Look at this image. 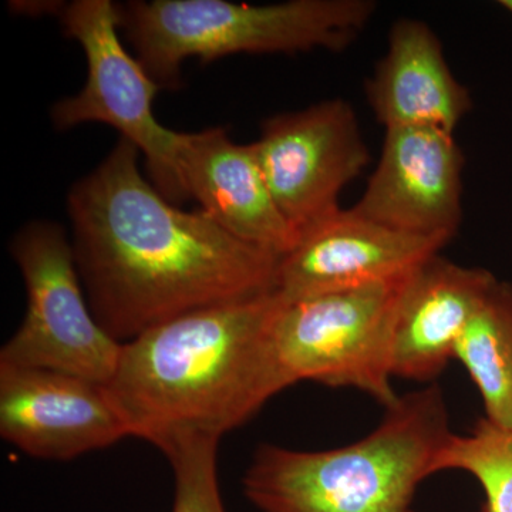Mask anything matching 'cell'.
<instances>
[{
    "mask_svg": "<svg viewBox=\"0 0 512 512\" xmlns=\"http://www.w3.org/2000/svg\"><path fill=\"white\" fill-rule=\"evenodd\" d=\"M138 157L120 137L69 195L84 292L114 339L130 342L184 313L275 291L278 256L235 238L200 208L168 201Z\"/></svg>",
    "mask_w": 512,
    "mask_h": 512,
    "instance_id": "obj_1",
    "label": "cell"
},
{
    "mask_svg": "<svg viewBox=\"0 0 512 512\" xmlns=\"http://www.w3.org/2000/svg\"><path fill=\"white\" fill-rule=\"evenodd\" d=\"M275 291L207 306L121 345L107 387L130 437L164 451L222 439L285 390L272 343Z\"/></svg>",
    "mask_w": 512,
    "mask_h": 512,
    "instance_id": "obj_2",
    "label": "cell"
},
{
    "mask_svg": "<svg viewBox=\"0 0 512 512\" xmlns=\"http://www.w3.org/2000/svg\"><path fill=\"white\" fill-rule=\"evenodd\" d=\"M453 431L439 386L403 394L369 436L299 451L262 444L242 488L262 512H414L417 488L436 474Z\"/></svg>",
    "mask_w": 512,
    "mask_h": 512,
    "instance_id": "obj_3",
    "label": "cell"
},
{
    "mask_svg": "<svg viewBox=\"0 0 512 512\" xmlns=\"http://www.w3.org/2000/svg\"><path fill=\"white\" fill-rule=\"evenodd\" d=\"M138 62L161 89L180 86L181 67L251 53L342 52L375 15L372 0H289L245 5L227 0H138L119 5Z\"/></svg>",
    "mask_w": 512,
    "mask_h": 512,
    "instance_id": "obj_4",
    "label": "cell"
},
{
    "mask_svg": "<svg viewBox=\"0 0 512 512\" xmlns=\"http://www.w3.org/2000/svg\"><path fill=\"white\" fill-rule=\"evenodd\" d=\"M413 274L301 301H279L272 343L285 387L305 380L353 387L384 409L392 407L399 400L392 387L394 325Z\"/></svg>",
    "mask_w": 512,
    "mask_h": 512,
    "instance_id": "obj_5",
    "label": "cell"
},
{
    "mask_svg": "<svg viewBox=\"0 0 512 512\" xmlns=\"http://www.w3.org/2000/svg\"><path fill=\"white\" fill-rule=\"evenodd\" d=\"M26 286V313L0 350L2 365L56 370L107 384L121 345L93 315L72 239L56 222H29L10 244Z\"/></svg>",
    "mask_w": 512,
    "mask_h": 512,
    "instance_id": "obj_6",
    "label": "cell"
},
{
    "mask_svg": "<svg viewBox=\"0 0 512 512\" xmlns=\"http://www.w3.org/2000/svg\"><path fill=\"white\" fill-rule=\"evenodd\" d=\"M56 16L64 35L82 46L87 79L79 93L53 106V124L59 130L86 123L116 128L146 158L154 187L168 201L183 204L187 195L177 168L180 133L154 116L161 86L121 42L119 5L111 0H74L60 5Z\"/></svg>",
    "mask_w": 512,
    "mask_h": 512,
    "instance_id": "obj_7",
    "label": "cell"
},
{
    "mask_svg": "<svg viewBox=\"0 0 512 512\" xmlns=\"http://www.w3.org/2000/svg\"><path fill=\"white\" fill-rule=\"evenodd\" d=\"M252 146L276 205L298 235L339 211L340 194L369 164L355 110L343 99L266 119Z\"/></svg>",
    "mask_w": 512,
    "mask_h": 512,
    "instance_id": "obj_8",
    "label": "cell"
},
{
    "mask_svg": "<svg viewBox=\"0 0 512 512\" xmlns=\"http://www.w3.org/2000/svg\"><path fill=\"white\" fill-rule=\"evenodd\" d=\"M0 434L26 456L69 461L130 437L107 384L0 363Z\"/></svg>",
    "mask_w": 512,
    "mask_h": 512,
    "instance_id": "obj_9",
    "label": "cell"
},
{
    "mask_svg": "<svg viewBox=\"0 0 512 512\" xmlns=\"http://www.w3.org/2000/svg\"><path fill=\"white\" fill-rule=\"evenodd\" d=\"M463 171L454 134L386 128L375 171L352 210L396 231L450 242L463 221Z\"/></svg>",
    "mask_w": 512,
    "mask_h": 512,
    "instance_id": "obj_10",
    "label": "cell"
},
{
    "mask_svg": "<svg viewBox=\"0 0 512 512\" xmlns=\"http://www.w3.org/2000/svg\"><path fill=\"white\" fill-rule=\"evenodd\" d=\"M448 241L384 227L350 210L336 211L299 235L279 259L275 293L284 303L413 274Z\"/></svg>",
    "mask_w": 512,
    "mask_h": 512,
    "instance_id": "obj_11",
    "label": "cell"
},
{
    "mask_svg": "<svg viewBox=\"0 0 512 512\" xmlns=\"http://www.w3.org/2000/svg\"><path fill=\"white\" fill-rule=\"evenodd\" d=\"M177 168L185 195L235 238L282 256L299 235L272 197L252 144H238L221 127L180 133Z\"/></svg>",
    "mask_w": 512,
    "mask_h": 512,
    "instance_id": "obj_12",
    "label": "cell"
},
{
    "mask_svg": "<svg viewBox=\"0 0 512 512\" xmlns=\"http://www.w3.org/2000/svg\"><path fill=\"white\" fill-rule=\"evenodd\" d=\"M495 278L434 256L417 269L400 301L394 325L392 375L430 382L454 359V349Z\"/></svg>",
    "mask_w": 512,
    "mask_h": 512,
    "instance_id": "obj_13",
    "label": "cell"
},
{
    "mask_svg": "<svg viewBox=\"0 0 512 512\" xmlns=\"http://www.w3.org/2000/svg\"><path fill=\"white\" fill-rule=\"evenodd\" d=\"M366 96L384 130L430 127L454 134L473 109L470 92L448 67L439 37L423 20L412 18L394 22Z\"/></svg>",
    "mask_w": 512,
    "mask_h": 512,
    "instance_id": "obj_14",
    "label": "cell"
},
{
    "mask_svg": "<svg viewBox=\"0 0 512 512\" xmlns=\"http://www.w3.org/2000/svg\"><path fill=\"white\" fill-rule=\"evenodd\" d=\"M483 399L485 419L512 430V285L497 281L454 349Z\"/></svg>",
    "mask_w": 512,
    "mask_h": 512,
    "instance_id": "obj_15",
    "label": "cell"
},
{
    "mask_svg": "<svg viewBox=\"0 0 512 512\" xmlns=\"http://www.w3.org/2000/svg\"><path fill=\"white\" fill-rule=\"evenodd\" d=\"M460 470L471 474L484 491L481 512H512V430L485 417L468 434H451L436 461V474Z\"/></svg>",
    "mask_w": 512,
    "mask_h": 512,
    "instance_id": "obj_16",
    "label": "cell"
},
{
    "mask_svg": "<svg viewBox=\"0 0 512 512\" xmlns=\"http://www.w3.org/2000/svg\"><path fill=\"white\" fill-rule=\"evenodd\" d=\"M220 441L215 437H187L161 451L173 468L171 512H227L218 481Z\"/></svg>",
    "mask_w": 512,
    "mask_h": 512,
    "instance_id": "obj_17",
    "label": "cell"
},
{
    "mask_svg": "<svg viewBox=\"0 0 512 512\" xmlns=\"http://www.w3.org/2000/svg\"><path fill=\"white\" fill-rule=\"evenodd\" d=\"M498 5H500L501 8L507 10V12L512 16V0H500Z\"/></svg>",
    "mask_w": 512,
    "mask_h": 512,
    "instance_id": "obj_18",
    "label": "cell"
}]
</instances>
